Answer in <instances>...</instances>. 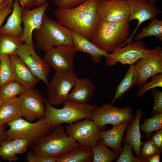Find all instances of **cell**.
I'll list each match as a JSON object with an SVG mask.
<instances>
[{"label": "cell", "instance_id": "obj_1", "mask_svg": "<svg viewBox=\"0 0 162 162\" xmlns=\"http://www.w3.org/2000/svg\"><path fill=\"white\" fill-rule=\"evenodd\" d=\"M98 0H86L70 8H58L54 12L57 22L91 41L93 32L101 20L97 11Z\"/></svg>", "mask_w": 162, "mask_h": 162}, {"label": "cell", "instance_id": "obj_2", "mask_svg": "<svg viewBox=\"0 0 162 162\" xmlns=\"http://www.w3.org/2000/svg\"><path fill=\"white\" fill-rule=\"evenodd\" d=\"M46 108L45 119L52 128L62 123L71 124L87 118H91L93 111L98 106L87 103L80 104L67 100L61 109L54 107L46 98H44Z\"/></svg>", "mask_w": 162, "mask_h": 162}, {"label": "cell", "instance_id": "obj_3", "mask_svg": "<svg viewBox=\"0 0 162 162\" xmlns=\"http://www.w3.org/2000/svg\"><path fill=\"white\" fill-rule=\"evenodd\" d=\"M34 35L37 47L46 52L54 46H74L72 30L45 14L40 27L34 31Z\"/></svg>", "mask_w": 162, "mask_h": 162}, {"label": "cell", "instance_id": "obj_4", "mask_svg": "<svg viewBox=\"0 0 162 162\" xmlns=\"http://www.w3.org/2000/svg\"><path fill=\"white\" fill-rule=\"evenodd\" d=\"M129 28L127 21L112 23L101 20L93 32L91 41L104 52H112L125 42Z\"/></svg>", "mask_w": 162, "mask_h": 162}, {"label": "cell", "instance_id": "obj_5", "mask_svg": "<svg viewBox=\"0 0 162 162\" xmlns=\"http://www.w3.org/2000/svg\"><path fill=\"white\" fill-rule=\"evenodd\" d=\"M51 130V132L32 147L34 153L56 157L80 146L72 137L67 135L62 124Z\"/></svg>", "mask_w": 162, "mask_h": 162}, {"label": "cell", "instance_id": "obj_6", "mask_svg": "<svg viewBox=\"0 0 162 162\" xmlns=\"http://www.w3.org/2000/svg\"><path fill=\"white\" fill-rule=\"evenodd\" d=\"M22 117L15 118L6 124L10 129L5 131V140L26 138L29 142V147H32L50 132L52 127L47 124L44 118L32 123Z\"/></svg>", "mask_w": 162, "mask_h": 162}, {"label": "cell", "instance_id": "obj_7", "mask_svg": "<svg viewBox=\"0 0 162 162\" xmlns=\"http://www.w3.org/2000/svg\"><path fill=\"white\" fill-rule=\"evenodd\" d=\"M133 110L132 107L128 106L121 108L110 104H105L93 111L90 118L102 130L107 124H111L114 127L123 122H131L135 116L132 112Z\"/></svg>", "mask_w": 162, "mask_h": 162}, {"label": "cell", "instance_id": "obj_8", "mask_svg": "<svg viewBox=\"0 0 162 162\" xmlns=\"http://www.w3.org/2000/svg\"><path fill=\"white\" fill-rule=\"evenodd\" d=\"M77 78L73 71H56L47 86L49 102L52 105L57 106L68 100L70 92Z\"/></svg>", "mask_w": 162, "mask_h": 162}, {"label": "cell", "instance_id": "obj_9", "mask_svg": "<svg viewBox=\"0 0 162 162\" xmlns=\"http://www.w3.org/2000/svg\"><path fill=\"white\" fill-rule=\"evenodd\" d=\"M138 75L136 83L140 86L147 79L162 73V50L157 45L144 56L139 58L133 64Z\"/></svg>", "mask_w": 162, "mask_h": 162}, {"label": "cell", "instance_id": "obj_10", "mask_svg": "<svg viewBox=\"0 0 162 162\" xmlns=\"http://www.w3.org/2000/svg\"><path fill=\"white\" fill-rule=\"evenodd\" d=\"M66 129L67 135L72 137L82 146L91 148L100 139V130L90 118L67 125Z\"/></svg>", "mask_w": 162, "mask_h": 162}, {"label": "cell", "instance_id": "obj_11", "mask_svg": "<svg viewBox=\"0 0 162 162\" xmlns=\"http://www.w3.org/2000/svg\"><path fill=\"white\" fill-rule=\"evenodd\" d=\"M127 44L109 54L105 62L107 66L115 65L118 62L124 64H133L151 50L147 48L144 43L140 40H132Z\"/></svg>", "mask_w": 162, "mask_h": 162}, {"label": "cell", "instance_id": "obj_12", "mask_svg": "<svg viewBox=\"0 0 162 162\" xmlns=\"http://www.w3.org/2000/svg\"><path fill=\"white\" fill-rule=\"evenodd\" d=\"M35 47L26 43L22 44L14 54L18 56L32 73L48 86L50 67L36 52Z\"/></svg>", "mask_w": 162, "mask_h": 162}, {"label": "cell", "instance_id": "obj_13", "mask_svg": "<svg viewBox=\"0 0 162 162\" xmlns=\"http://www.w3.org/2000/svg\"><path fill=\"white\" fill-rule=\"evenodd\" d=\"M126 0L128 3L130 10L128 22H129L136 20L138 23L130 37L121 45L122 47L133 40L134 34L142 23L148 20H153L162 12L157 7L156 4L150 3L148 0Z\"/></svg>", "mask_w": 162, "mask_h": 162}, {"label": "cell", "instance_id": "obj_14", "mask_svg": "<svg viewBox=\"0 0 162 162\" xmlns=\"http://www.w3.org/2000/svg\"><path fill=\"white\" fill-rule=\"evenodd\" d=\"M19 95L22 117L30 122L45 117L44 99L39 90L33 89L25 91Z\"/></svg>", "mask_w": 162, "mask_h": 162}, {"label": "cell", "instance_id": "obj_15", "mask_svg": "<svg viewBox=\"0 0 162 162\" xmlns=\"http://www.w3.org/2000/svg\"><path fill=\"white\" fill-rule=\"evenodd\" d=\"M76 52L74 46L60 45L46 52L43 59L55 71H73L74 59Z\"/></svg>", "mask_w": 162, "mask_h": 162}, {"label": "cell", "instance_id": "obj_16", "mask_svg": "<svg viewBox=\"0 0 162 162\" xmlns=\"http://www.w3.org/2000/svg\"><path fill=\"white\" fill-rule=\"evenodd\" d=\"M129 7L126 0H98L97 11L101 20L112 23L128 21Z\"/></svg>", "mask_w": 162, "mask_h": 162}, {"label": "cell", "instance_id": "obj_17", "mask_svg": "<svg viewBox=\"0 0 162 162\" xmlns=\"http://www.w3.org/2000/svg\"><path fill=\"white\" fill-rule=\"evenodd\" d=\"M48 5V3L46 2L32 10L24 8L22 14V19L24 27L22 34L20 38L22 42H24L35 47L32 33L40 27Z\"/></svg>", "mask_w": 162, "mask_h": 162}, {"label": "cell", "instance_id": "obj_18", "mask_svg": "<svg viewBox=\"0 0 162 162\" xmlns=\"http://www.w3.org/2000/svg\"><path fill=\"white\" fill-rule=\"evenodd\" d=\"M10 58L14 80L22 85L26 91L34 89L40 80L32 73L18 56L14 54Z\"/></svg>", "mask_w": 162, "mask_h": 162}, {"label": "cell", "instance_id": "obj_19", "mask_svg": "<svg viewBox=\"0 0 162 162\" xmlns=\"http://www.w3.org/2000/svg\"><path fill=\"white\" fill-rule=\"evenodd\" d=\"M72 34L74 47L77 52L89 54L94 63H99L102 56L106 58L109 56V54L104 52L81 34L72 30Z\"/></svg>", "mask_w": 162, "mask_h": 162}, {"label": "cell", "instance_id": "obj_20", "mask_svg": "<svg viewBox=\"0 0 162 162\" xmlns=\"http://www.w3.org/2000/svg\"><path fill=\"white\" fill-rule=\"evenodd\" d=\"M13 10L5 24L1 26L0 34H6L20 38L23 31L21 27L22 14L24 8L20 6L19 0H14Z\"/></svg>", "mask_w": 162, "mask_h": 162}, {"label": "cell", "instance_id": "obj_21", "mask_svg": "<svg viewBox=\"0 0 162 162\" xmlns=\"http://www.w3.org/2000/svg\"><path fill=\"white\" fill-rule=\"evenodd\" d=\"M144 115L143 111L138 108L131 122L129 123L126 129V135L123 142H128L135 151L136 157L140 156V150L143 143L141 141L140 122Z\"/></svg>", "mask_w": 162, "mask_h": 162}, {"label": "cell", "instance_id": "obj_22", "mask_svg": "<svg viewBox=\"0 0 162 162\" xmlns=\"http://www.w3.org/2000/svg\"><path fill=\"white\" fill-rule=\"evenodd\" d=\"M128 123L127 121L123 122L109 130H100V138L102 139L106 147L120 154L122 149L121 144L123 137Z\"/></svg>", "mask_w": 162, "mask_h": 162}, {"label": "cell", "instance_id": "obj_23", "mask_svg": "<svg viewBox=\"0 0 162 162\" xmlns=\"http://www.w3.org/2000/svg\"><path fill=\"white\" fill-rule=\"evenodd\" d=\"M74 86V89L69 94L68 100L84 104L93 97L95 91L94 86L88 79L77 78Z\"/></svg>", "mask_w": 162, "mask_h": 162}, {"label": "cell", "instance_id": "obj_24", "mask_svg": "<svg viewBox=\"0 0 162 162\" xmlns=\"http://www.w3.org/2000/svg\"><path fill=\"white\" fill-rule=\"evenodd\" d=\"M93 158L91 148L80 145L56 157V162H92Z\"/></svg>", "mask_w": 162, "mask_h": 162}, {"label": "cell", "instance_id": "obj_25", "mask_svg": "<svg viewBox=\"0 0 162 162\" xmlns=\"http://www.w3.org/2000/svg\"><path fill=\"white\" fill-rule=\"evenodd\" d=\"M19 117H22V115L19 97L2 103L0 107V126Z\"/></svg>", "mask_w": 162, "mask_h": 162}, {"label": "cell", "instance_id": "obj_26", "mask_svg": "<svg viewBox=\"0 0 162 162\" xmlns=\"http://www.w3.org/2000/svg\"><path fill=\"white\" fill-rule=\"evenodd\" d=\"M130 65L124 78L116 88L114 97L110 103L111 104L118 99L122 97L126 92L136 84L138 75L134 65Z\"/></svg>", "mask_w": 162, "mask_h": 162}, {"label": "cell", "instance_id": "obj_27", "mask_svg": "<svg viewBox=\"0 0 162 162\" xmlns=\"http://www.w3.org/2000/svg\"><path fill=\"white\" fill-rule=\"evenodd\" d=\"M91 148L93 154V162H111L114 160H117L120 154L107 148L101 138L99 139L97 144Z\"/></svg>", "mask_w": 162, "mask_h": 162}, {"label": "cell", "instance_id": "obj_28", "mask_svg": "<svg viewBox=\"0 0 162 162\" xmlns=\"http://www.w3.org/2000/svg\"><path fill=\"white\" fill-rule=\"evenodd\" d=\"M22 43L20 38L0 34V58L14 54Z\"/></svg>", "mask_w": 162, "mask_h": 162}, {"label": "cell", "instance_id": "obj_29", "mask_svg": "<svg viewBox=\"0 0 162 162\" xmlns=\"http://www.w3.org/2000/svg\"><path fill=\"white\" fill-rule=\"evenodd\" d=\"M20 83L15 81L9 82L0 87V98L2 102L9 100L25 91Z\"/></svg>", "mask_w": 162, "mask_h": 162}, {"label": "cell", "instance_id": "obj_30", "mask_svg": "<svg viewBox=\"0 0 162 162\" xmlns=\"http://www.w3.org/2000/svg\"><path fill=\"white\" fill-rule=\"evenodd\" d=\"M153 36L159 38L162 42V21L156 18L152 20L148 25L143 28L141 32L136 35L134 38L140 40L141 39Z\"/></svg>", "mask_w": 162, "mask_h": 162}, {"label": "cell", "instance_id": "obj_31", "mask_svg": "<svg viewBox=\"0 0 162 162\" xmlns=\"http://www.w3.org/2000/svg\"><path fill=\"white\" fill-rule=\"evenodd\" d=\"M140 129L146 133L145 137L148 138L154 131L162 129V113L154 115L152 117L144 119V122L140 126Z\"/></svg>", "mask_w": 162, "mask_h": 162}, {"label": "cell", "instance_id": "obj_32", "mask_svg": "<svg viewBox=\"0 0 162 162\" xmlns=\"http://www.w3.org/2000/svg\"><path fill=\"white\" fill-rule=\"evenodd\" d=\"M14 80L12 74L10 57L0 58V87L5 83Z\"/></svg>", "mask_w": 162, "mask_h": 162}, {"label": "cell", "instance_id": "obj_33", "mask_svg": "<svg viewBox=\"0 0 162 162\" xmlns=\"http://www.w3.org/2000/svg\"><path fill=\"white\" fill-rule=\"evenodd\" d=\"M142 145L140 148L139 157L144 162H147L148 159L153 156L160 154L162 151L156 147L150 138L145 140Z\"/></svg>", "mask_w": 162, "mask_h": 162}, {"label": "cell", "instance_id": "obj_34", "mask_svg": "<svg viewBox=\"0 0 162 162\" xmlns=\"http://www.w3.org/2000/svg\"><path fill=\"white\" fill-rule=\"evenodd\" d=\"M12 140H5L0 145V156L3 159L9 162L16 161V156Z\"/></svg>", "mask_w": 162, "mask_h": 162}, {"label": "cell", "instance_id": "obj_35", "mask_svg": "<svg viewBox=\"0 0 162 162\" xmlns=\"http://www.w3.org/2000/svg\"><path fill=\"white\" fill-rule=\"evenodd\" d=\"M151 81L146 82L140 86L136 93L139 97L142 96L147 92L156 87H162V73L155 75L151 77Z\"/></svg>", "mask_w": 162, "mask_h": 162}, {"label": "cell", "instance_id": "obj_36", "mask_svg": "<svg viewBox=\"0 0 162 162\" xmlns=\"http://www.w3.org/2000/svg\"><path fill=\"white\" fill-rule=\"evenodd\" d=\"M116 162H144L140 157L133 155L131 146L126 142H124V146Z\"/></svg>", "mask_w": 162, "mask_h": 162}, {"label": "cell", "instance_id": "obj_37", "mask_svg": "<svg viewBox=\"0 0 162 162\" xmlns=\"http://www.w3.org/2000/svg\"><path fill=\"white\" fill-rule=\"evenodd\" d=\"M151 95L154 98V104L151 110L152 115L162 113V92L156 88L152 89Z\"/></svg>", "mask_w": 162, "mask_h": 162}, {"label": "cell", "instance_id": "obj_38", "mask_svg": "<svg viewBox=\"0 0 162 162\" xmlns=\"http://www.w3.org/2000/svg\"><path fill=\"white\" fill-rule=\"evenodd\" d=\"M12 141L16 154H23L29 147V142L27 138H16Z\"/></svg>", "mask_w": 162, "mask_h": 162}, {"label": "cell", "instance_id": "obj_39", "mask_svg": "<svg viewBox=\"0 0 162 162\" xmlns=\"http://www.w3.org/2000/svg\"><path fill=\"white\" fill-rule=\"evenodd\" d=\"M26 158L28 162H56L55 157L41 155L28 151Z\"/></svg>", "mask_w": 162, "mask_h": 162}, {"label": "cell", "instance_id": "obj_40", "mask_svg": "<svg viewBox=\"0 0 162 162\" xmlns=\"http://www.w3.org/2000/svg\"><path fill=\"white\" fill-rule=\"evenodd\" d=\"M86 0H57L55 4L58 8H70L78 6Z\"/></svg>", "mask_w": 162, "mask_h": 162}, {"label": "cell", "instance_id": "obj_41", "mask_svg": "<svg viewBox=\"0 0 162 162\" xmlns=\"http://www.w3.org/2000/svg\"><path fill=\"white\" fill-rule=\"evenodd\" d=\"M13 4V3L7 4L0 9V29L6 17L12 12Z\"/></svg>", "mask_w": 162, "mask_h": 162}, {"label": "cell", "instance_id": "obj_42", "mask_svg": "<svg viewBox=\"0 0 162 162\" xmlns=\"http://www.w3.org/2000/svg\"><path fill=\"white\" fill-rule=\"evenodd\" d=\"M150 139L156 147L162 150V129L156 131Z\"/></svg>", "mask_w": 162, "mask_h": 162}, {"label": "cell", "instance_id": "obj_43", "mask_svg": "<svg viewBox=\"0 0 162 162\" xmlns=\"http://www.w3.org/2000/svg\"><path fill=\"white\" fill-rule=\"evenodd\" d=\"M14 0H4L3 3H13ZM35 0H19L21 6L24 8L29 9L34 7Z\"/></svg>", "mask_w": 162, "mask_h": 162}, {"label": "cell", "instance_id": "obj_44", "mask_svg": "<svg viewBox=\"0 0 162 162\" xmlns=\"http://www.w3.org/2000/svg\"><path fill=\"white\" fill-rule=\"evenodd\" d=\"M7 125L5 124L2 126H0V145L4 141L6 140L5 131Z\"/></svg>", "mask_w": 162, "mask_h": 162}, {"label": "cell", "instance_id": "obj_45", "mask_svg": "<svg viewBox=\"0 0 162 162\" xmlns=\"http://www.w3.org/2000/svg\"><path fill=\"white\" fill-rule=\"evenodd\" d=\"M160 161V154H157L150 158L148 159L147 162H159Z\"/></svg>", "mask_w": 162, "mask_h": 162}, {"label": "cell", "instance_id": "obj_46", "mask_svg": "<svg viewBox=\"0 0 162 162\" xmlns=\"http://www.w3.org/2000/svg\"><path fill=\"white\" fill-rule=\"evenodd\" d=\"M55 2L57 0H53ZM48 0H35L34 2V6H38L47 2Z\"/></svg>", "mask_w": 162, "mask_h": 162}, {"label": "cell", "instance_id": "obj_47", "mask_svg": "<svg viewBox=\"0 0 162 162\" xmlns=\"http://www.w3.org/2000/svg\"><path fill=\"white\" fill-rule=\"evenodd\" d=\"M161 0H148V2L151 4H156L158 2H160Z\"/></svg>", "mask_w": 162, "mask_h": 162}, {"label": "cell", "instance_id": "obj_48", "mask_svg": "<svg viewBox=\"0 0 162 162\" xmlns=\"http://www.w3.org/2000/svg\"><path fill=\"white\" fill-rule=\"evenodd\" d=\"M3 1L4 0H0V6L3 4Z\"/></svg>", "mask_w": 162, "mask_h": 162}, {"label": "cell", "instance_id": "obj_49", "mask_svg": "<svg viewBox=\"0 0 162 162\" xmlns=\"http://www.w3.org/2000/svg\"><path fill=\"white\" fill-rule=\"evenodd\" d=\"M7 4L6 3H3L0 6V9L4 5L6 4Z\"/></svg>", "mask_w": 162, "mask_h": 162}, {"label": "cell", "instance_id": "obj_50", "mask_svg": "<svg viewBox=\"0 0 162 162\" xmlns=\"http://www.w3.org/2000/svg\"><path fill=\"white\" fill-rule=\"evenodd\" d=\"M2 102L0 98V107L2 103Z\"/></svg>", "mask_w": 162, "mask_h": 162}, {"label": "cell", "instance_id": "obj_51", "mask_svg": "<svg viewBox=\"0 0 162 162\" xmlns=\"http://www.w3.org/2000/svg\"><path fill=\"white\" fill-rule=\"evenodd\" d=\"M1 161L0 160V162Z\"/></svg>", "mask_w": 162, "mask_h": 162}]
</instances>
